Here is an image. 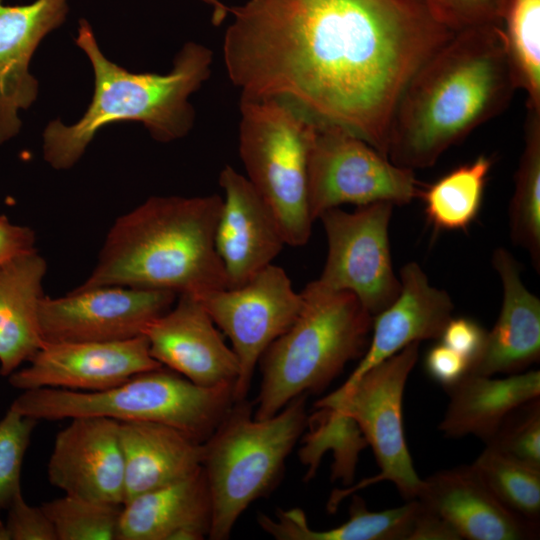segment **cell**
Instances as JSON below:
<instances>
[{
	"instance_id": "obj_37",
	"label": "cell",
	"mask_w": 540,
	"mask_h": 540,
	"mask_svg": "<svg viewBox=\"0 0 540 540\" xmlns=\"http://www.w3.org/2000/svg\"><path fill=\"white\" fill-rule=\"evenodd\" d=\"M486 337L487 331L477 321L451 317L439 340L461 355L469 363L471 371L483 353Z\"/></svg>"
},
{
	"instance_id": "obj_38",
	"label": "cell",
	"mask_w": 540,
	"mask_h": 540,
	"mask_svg": "<svg viewBox=\"0 0 540 540\" xmlns=\"http://www.w3.org/2000/svg\"><path fill=\"white\" fill-rule=\"evenodd\" d=\"M424 366L428 376L445 390L457 384L470 372L469 363L441 341L429 348Z\"/></svg>"
},
{
	"instance_id": "obj_5",
	"label": "cell",
	"mask_w": 540,
	"mask_h": 540,
	"mask_svg": "<svg viewBox=\"0 0 540 540\" xmlns=\"http://www.w3.org/2000/svg\"><path fill=\"white\" fill-rule=\"evenodd\" d=\"M301 294L297 318L259 360L256 419L274 416L300 395L323 390L367 349L373 316L353 293L329 290L314 280Z\"/></svg>"
},
{
	"instance_id": "obj_21",
	"label": "cell",
	"mask_w": 540,
	"mask_h": 540,
	"mask_svg": "<svg viewBox=\"0 0 540 540\" xmlns=\"http://www.w3.org/2000/svg\"><path fill=\"white\" fill-rule=\"evenodd\" d=\"M492 265L502 284L501 310L470 373L523 372L540 358V300L525 287L520 265L507 249H495Z\"/></svg>"
},
{
	"instance_id": "obj_1",
	"label": "cell",
	"mask_w": 540,
	"mask_h": 540,
	"mask_svg": "<svg viewBox=\"0 0 540 540\" xmlns=\"http://www.w3.org/2000/svg\"><path fill=\"white\" fill-rule=\"evenodd\" d=\"M229 79L340 125L387 157L396 104L454 32L424 0H248L229 7Z\"/></svg>"
},
{
	"instance_id": "obj_28",
	"label": "cell",
	"mask_w": 540,
	"mask_h": 540,
	"mask_svg": "<svg viewBox=\"0 0 540 540\" xmlns=\"http://www.w3.org/2000/svg\"><path fill=\"white\" fill-rule=\"evenodd\" d=\"M492 159L485 155L460 165L421 189L425 214L438 230H466L482 206Z\"/></svg>"
},
{
	"instance_id": "obj_6",
	"label": "cell",
	"mask_w": 540,
	"mask_h": 540,
	"mask_svg": "<svg viewBox=\"0 0 540 540\" xmlns=\"http://www.w3.org/2000/svg\"><path fill=\"white\" fill-rule=\"evenodd\" d=\"M307 396L265 419L254 417L252 402L235 401L203 442L202 468L212 501L209 539H228L244 510L277 483L305 431Z\"/></svg>"
},
{
	"instance_id": "obj_42",
	"label": "cell",
	"mask_w": 540,
	"mask_h": 540,
	"mask_svg": "<svg viewBox=\"0 0 540 540\" xmlns=\"http://www.w3.org/2000/svg\"><path fill=\"white\" fill-rule=\"evenodd\" d=\"M0 540H10L6 523H4L2 520H0Z\"/></svg>"
},
{
	"instance_id": "obj_2",
	"label": "cell",
	"mask_w": 540,
	"mask_h": 540,
	"mask_svg": "<svg viewBox=\"0 0 540 540\" xmlns=\"http://www.w3.org/2000/svg\"><path fill=\"white\" fill-rule=\"evenodd\" d=\"M516 89L500 25L454 33L404 88L390 123L387 157L412 170L433 166L500 114Z\"/></svg>"
},
{
	"instance_id": "obj_34",
	"label": "cell",
	"mask_w": 540,
	"mask_h": 540,
	"mask_svg": "<svg viewBox=\"0 0 540 540\" xmlns=\"http://www.w3.org/2000/svg\"><path fill=\"white\" fill-rule=\"evenodd\" d=\"M38 420L10 408L0 419V510L7 509L21 492V471Z\"/></svg>"
},
{
	"instance_id": "obj_9",
	"label": "cell",
	"mask_w": 540,
	"mask_h": 540,
	"mask_svg": "<svg viewBox=\"0 0 540 540\" xmlns=\"http://www.w3.org/2000/svg\"><path fill=\"white\" fill-rule=\"evenodd\" d=\"M414 342L364 373L346 392H332L315 406H331L351 416L371 447L380 471L349 488L333 491L328 510L360 489L388 481L405 500L415 499L422 484L414 466L403 429L402 401L408 377L419 354Z\"/></svg>"
},
{
	"instance_id": "obj_41",
	"label": "cell",
	"mask_w": 540,
	"mask_h": 540,
	"mask_svg": "<svg viewBox=\"0 0 540 540\" xmlns=\"http://www.w3.org/2000/svg\"><path fill=\"white\" fill-rule=\"evenodd\" d=\"M205 4L209 5L212 9V23L215 26H219L224 22L229 14V7L225 4L224 0H201Z\"/></svg>"
},
{
	"instance_id": "obj_25",
	"label": "cell",
	"mask_w": 540,
	"mask_h": 540,
	"mask_svg": "<svg viewBox=\"0 0 540 540\" xmlns=\"http://www.w3.org/2000/svg\"><path fill=\"white\" fill-rule=\"evenodd\" d=\"M449 403L439 424L447 437L474 435L486 442L517 406L540 397L539 370L494 377L468 373L446 390Z\"/></svg>"
},
{
	"instance_id": "obj_14",
	"label": "cell",
	"mask_w": 540,
	"mask_h": 540,
	"mask_svg": "<svg viewBox=\"0 0 540 540\" xmlns=\"http://www.w3.org/2000/svg\"><path fill=\"white\" fill-rule=\"evenodd\" d=\"M28 363L8 376L12 387L102 391L163 368L144 335L115 342L44 343Z\"/></svg>"
},
{
	"instance_id": "obj_30",
	"label": "cell",
	"mask_w": 540,
	"mask_h": 540,
	"mask_svg": "<svg viewBox=\"0 0 540 540\" xmlns=\"http://www.w3.org/2000/svg\"><path fill=\"white\" fill-rule=\"evenodd\" d=\"M500 22L517 87L540 110V0H504Z\"/></svg>"
},
{
	"instance_id": "obj_4",
	"label": "cell",
	"mask_w": 540,
	"mask_h": 540,
	"mask_svg": "<svg viewBox=\"0 0 540 540\" xmlns=\"http://www.w3.org/2000/svg\"><path fill=\"white\" fill-rule=\"evenodd\" d=\"M75 42L92 64L94 93L78 122L67 126L55 120L45 128L43 154L53 168H71L96 133L115 122H141L156 141L165 143L190 132L195 111L189 98L210 77V48L188 42L177 53L167 74L132 73L103 55L84 19L79 22Z\"/></svg>"
},
{
	"instance_id": "obj_31",
	"label": "cell",
	"mask_w": 540,
	"mask_h": 540,
	"mask_svg": "<svg viewBox=\"0 0 540 540\" xmlns=\"http://www.w3.org/2000/svg\"><path fill=\"white\" fill-rule=\"evenodd\" d=\"M471 465L504 506L539 525L540 468L489 447Z\"/></svg>"
},
{
	"instance_id": "obj_36",
	"label": "cell",
	"mask_w": 540,
	"mask_h": 540,
	"mask_svg": "<svg viewBox=\"0 0 540 540\" xmlns=\"http://www.w3.org/2000/svg\"><path fill=\"white\" fill-rule=\"evenodd\" d=\"M7 510L6 527L10 540H57L53 524L41 505H29L22 491L15 496Z\"/></svg>"
},
{
	"instance_id": "obj_15",
	"label": "cell",
	"mask_w": 540,
	"mask_h": 540,
	"mask_svg": "<svg viewBox=\"0 0 540 540\" xmlns=\"http://www.w3.org/2000/svg\"><path fill=\"white\" fill-rule=\"evenodd\" d=\"M47 475L67 495L123 505L125 470L119 421L100 416L70 419L55 437Z\"/></svg>"
},
{
	"instance_id": "obj_12",
	"label": "cell",
	"mask_w": 540,
	"mask_h": 540,
	"mask_svg": "<svg viewBox=\"0 0 540 540\" xmlns=\"http://www.w3.org/2000/svg\"><path fill=\"white\" fill-rule=\"evenodd\" d=\"M232 343L239 362L234 401L247 399L254 370L270 344L295 321L302 305L283 268L270 264L244 285L196 296Z\"/></svg>"
},
{
	"instance_id": "obj_26",
	"label": "cell",
	"mask_w": 540,
	"mask_h": 540,
	"mask_svg": "<svg viewBox=\"0 0 540 540\" xmlns=\"http://www.w3.org/2000/svg\"><path fill=\"white\" fill-rule=\"evenodd\" d=\"M417 508V499H412L397 508L370 511L361 497L353 495L349 519L331 529L310 528L299 508L278 509L274 517L259 513L257 522L277 540H408Z\"/></svg>"
},
{
	"instance_id": "obj_19",
	"label": "cell",
	"mask_w": 540,
	"mask_h": 540,
	"mask_svg": "<svg viewBox=\"0 0 540 540\" xmlns=\"http://www.w3.org/2000/svg\"><path fill=\"white\" fill-rule=\"evenodd\" d=\"M468 540H530L539 525L504 506L472 465L438 471L426 479L416 497Z\"/></svg>"
},
{
	"instance_id": "obj_35",
	"label": "cell",
	"mask_w": 540,
	"mask_h": 540,
	"mask_svg": "<svg viewBox=\"0 0 540 540\" xmlns=\"http://www.w3.org/2000/svg\"><path fill=\"white\" fill-rule=\"evenodd\" d=\"M435 19L456 33L465 29L500 25L504 0H424Z\"/></svg>"
},
{
	"instance_id": "obj_32",
	"label": "cell",
	"mask_w": 540,
	"mask_h": 540,
	"mask_svg": "<svg viewBox=\"0 0 540 540\" xmlns=\"http://www.w3.org/2000/svg\"><path fill=\"white\" fill-rule=\"evenodd\" d=\"M122 506L67 494L41 504L57 540H116Z\"/></svg>"
},
{
	"instance_id": "obj_13",
	"label": "cell",
	"mask_w": 540,
	"mask_h": 540,
	"mask_svg": "<svg viewBox=\"0 0 540 540\" xmlns=\"http://www.w3.org/2000/svg\"><path fill=\"white\" fill-rule=\"evenodd\" d=\"M178 295L168 290L124 286L73 289L64 296H44L39 323L44 343L115 342L144 334L167 312Z\"/></svg>"
},
{
	"instance_id": "obj_17",
	"label": "cell",
	"mask_w": 540,
	"mask_h": 540,
	"mask_svg": "<svg viewBox=\"0 0 540 540\" xmlns=\"http://www.w3.org/2000/svg\"><path fill=\"white\" fill-rule=\"evenodd\" d=\"M219 184L224 197L215 247L228 288H233L272 264L286 242L273 212L246 176L226 165L219 174Z\"/></svg>"
},
{
	"instance_id": "obj_10",
	"label": "cell",
	"mask_w": 540,
	"mask_h": 540,
	"mask_svg": "<svg viewBox=\"0 0 540 540\" xmlns=\"http://www.w3.org/2000/svg\"><path fill=\"white\" fill-rule=\"evenodd\" d=\"M414 170L398 166L340 125L319 120L308 161L313 221L342 204L410 203L420 194Z\"/></svg>"
},
{
	"instance_id": "obj_23",
	"label": "cell",
	"mask_w": 540,
	"mask_h": 540,
	"mask_svg": "<svg viewBox=\"0 0 540 540\" xmlns=\"http://www.w3.org/2000/svg\"><path fill=\"white\" fill-rule=\"evenodd\" d=\"M125 502L180 481L202 467L203 443L155 422H119Z\"/></svg>"
},
{
	"instance_id": "obj_20",
	"label": "cell",
	"mask_w": 540,
	"mask_h": 540,
	"mask_svg": "<svg viewBox=\"0 0 540 540\" xmlns=\"http://www.w3.org/2000/svg\"><path fill=\"white\" fill-rule=\"evenodd\" d=\"M68 12L67 0H36L8 6L0 0V143L21 127L18 110L27 109L38 94L29 63L41 40L59 27Z\"/></svg>"
},
{
	"instance_id": "obj_29",
	"label": "cell",
	"mask_w": 540,
	"mask_h": 540,
	"mask_svg": "<svg viewBox=\"0 0 540 540\" xmlns=\"http://www.w3.org/2000/svg\"><path fill=\"white\" fill-rule=\"evenodd\" d=\"M525 145L515 173L509 206L512 241L524 248L540 269V110L527 108Z\"/></svg>"
},
{
	"instance_id": "obj_11",
	"label": "cell",
	"mask_w": 540,
	"mask_h": 540,
	"mask_svg": "<svg viewBox=\"0 0 540 540\" xmlns=\"http://www.w3.org/2000/svg\"><path fill=\"white\" fill-rule=\"evenodd\" d=\"M393 206L375 202L358 206L354 212L335 207L318 218L328 250L315 281L329 290L353 293L372 316L390 306L401 289L388 235Z\"/></svg>"
},
{
	"instance_id": "obj_39",
	"label": "cell",
	"mask_w": 540,
	"mask_h": 540,
	"mask_svg": "<svg viewBox=\"0 0 540 540\" xmlns=\"http://www.w3.org/2000/svg\"><path fill=\"white\" fill-rule=\"evenodd\" d=\"M36 249L33 229L13 224L5 215L0 214V266Z\"/></svg>"
},
{
	"instance_id": "obj_18",
	"label": "cell",
	"mask_w": 540,
	"mask_h": 540,
	"mask_svg": "<svg viewBox=\"0 0 540 540\" xmlns=\"http://www.w3.org/2000/svg\"><path fill=\"white\" fill-rule=\"evenodd\" d=\"M400 283L394 302L373 316L372 335L357 367L333 392L348 391L364 373L411 343L440 339L454 309L449 294L432 286L416 262L402 267Z\"/></svg>"
},
{
	"instance_id": "obj_22",
	"label": "cell",
	"mask_w": 540,
	"mask_h": 540,
	"mask_svg": "<svg viewBox=\"0 0 540 540\" xmlns=\"http://www.w3.org/2000/svg\"><path fill=\"white\" fill-rule=\"evenodd\" d=\"M211 521L212 501L201 467L125 502L116 540H202L209 536Z\"/></svg>"
},
{
	"instance_id": "obj_33",
	"label": "cell",
	"mask_w": 540,
	"mask_h": 540,
	"mask_svg": "<svg viewBox=\"0 0 540 540\" xmlns=\"http://www.w3.org/2000/svg\"><path fill=\"white\" fill-rule=\"evenodd\" d=\"M485 444L502 454L540 468V397L508 413Z\"/></svg>"
},
{
	"instance_id": "obj_3",
	"label": "cell",
	"mask_w": 540,
	"mask_h": 540,
	"mask_svg": "<svg viewBox=\"0 0 540 540\" xmlns=\"http://www.w3.org/2000/svg\"><path fill=\"white\" fill-rule=\"evenodd\" d=\"M223 198L152 196L119 216L96 264L75 289L124 286L199 296L227 288L215 247Z\"/></svg>"
},
{
	"instance_id": "obj_16",
	"label": "cell",
	"mask_w": 540,
	"mask_h": 540,
	"mask_svg": "<svg viewBox=\"0 0 540 540\" xmlns=\"http://www.w3.org/2000/svg\"><path fill=\"white\" fill-rule=\"evenodd\" d=\"M151 356L192 383L203 387L234 384L239 362L214 321L193 294H179L173 306L143 334Z\"/></svg>"
},
{
	"instance_id": "obj_8",
	"label": "cell",
	"mask_w": 540,
	"mask_h": 540,
	"mask_svg": "<svg viewBox=\"0 0 540 540\" xmlns=\"http://www.w3.org/2000/svg\"><path fill=\"white\" fill-rule=\"evenodd\" d=\"M319 119L278 98L240 100L238 149L247 179L273 212L287 245L304 246L313 219L308 161Z\"/></svg>"
},
{
	"instance_id": "obj_27",
	"label": "cell",
	"mask_w": 540,
	"mask_h": 540,
	"mask_svg": "<svg viewBox=\"0 0 540 540\" xmlns=\"http://www.w3.org/2000/svg\"><path fill=\"white\" fill-rule=\"evenodd\" d=\"M305 428L308 430L301 436L298 452L301 463L307 467L305 481L314 477L323 455L331 451V481L350 485L359 455L368 446L357 422L338 408L315 406L314 413L307 416Z\"/></svg>"
},
{
	"instance_id": "obj_40",
	"label": "cell",
	"mask_w": 540,
	"mask_h": 540,
	"mask_svg": "<svg viewBox=\"0 0 540 540\" xmlns=\"http://www.w3.org/2000/svg\"><path fill=\"white\" fill-rule=\"evenodd\" d=\"M417 501L418 508L408 540H461L457 532L440 515Z\"/></svg>"
},
{
	"instance_id": "obj_24",
	"label": "cell",
	"mask_w": 540,
	"mask_h": 540,
	"mask_svg": "<svg viewBox=\"0 0 540 540\" xmlns=\"http://www.w3.org/2000/svg\"><path fill=\"white\" fill-rule=\"evenodd\" d=\"M47 271L34 250L0 266V375L8 377L43 346L39 307Z\"/></svg>"
},
{
	"instance_id": "obj_7",
	"label": "cell",
	"mask_w": 540,
	"mask_h": 540,
	"mask_svg": "<svg viewBox=\"0 0 540 540\" xmlns=\"http://www.w3.org/2000/svg\"><path fill=\"white\" fill-rule=\"evenodd\" d=\"M233 403L234 384L203 387L163 367L102 391L24 390L10 409L38 421L100 416L119 422H155L203 443Z\"/></svg>"
}]
</instances>
